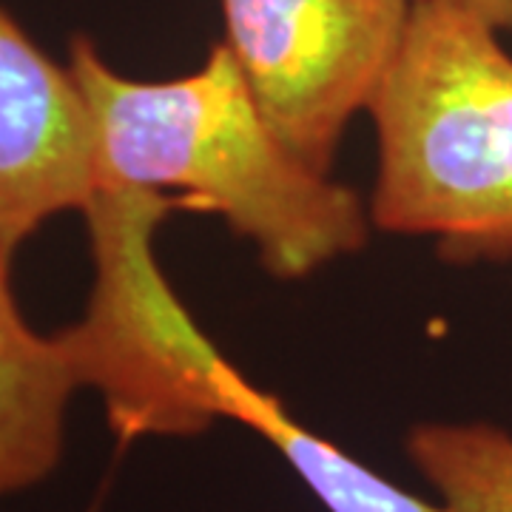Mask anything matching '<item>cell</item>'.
<instances>
[{
    "label": "cell",
    "instance_id": "obj_9",
    "mask_svg": "<svg viewBox=\"0 0 512 512\" xmlns=\"http://www.w3.org/2000/svg\"><path fill=\"white\" fill-rule=\"evenodd\" d=\"M453 3L464 6L478 20H484L498 35L501 32L512 35V0H453Z\"/></svg>",
    "mask_w": 512,
    "mask_h": 512
},
{
    "label": "cell",
    "instance_id": "obj_8",
    "mask_svg": "<svg viewBox=\"0 0 512 512\" xmlns=\"http://www.w3.org/2000/svg\"><path fill=\"white\" fill-rule=\"evenodd\" d=\"M407 458L450 512H512V436L493 424H416Z\"/></svg>",
    "mask_w": 512,
    "mask_h": 512
},
{
    "label": "cell",
    "instance_id": "obj_5",
    "mask_svg": "<svg viewBox=\"0 0 512 512\" xmlns=\"http://www.w3.org/2000/svg\"><path fill=\"white\" fill-rule=\"evenodd\" d=\"M94 188L92 120L72 69L0 6V242L18 251L43 222L86 211Z\"/></svg>",
    "mask_w": 512,
    "mask_h": 512
},
{
    "label": "cell",
    "instance_id": "obj_6",
    "mask_svg": "<svg viewBox=\"0 0 512 512\" xmlns=\"http://www.w3.org/2000/svg\"><path fill=\"white\" fill-rule=\"evenodd\" d=\"M12 256L0 242V498L55 473L66 441V413L80 387L63 333L40 336L12 293Z\"/></svg>",
    "mask_w": 512,
    "mask_h": 512
},
{
    "label": "cell",
    "instance_id": "obj_3",
    "mask_svg": "<svg viewBox=\"0 0 512 512\" xmlns=\"http://www.w3.org/2000/svg\"><path fill=\"white\" fill-rule=\"evenodd\" d=\"M94 282L80 322L63 328L80 387L106 404L114 433L194 436L217 421L208 373L220 350L197 328L154 256L171 214L157 191L97 185L86 205Z\"/></svg>",
    "mask_w": 512,
    "mask_h": 512
},
{
    "label": "cell",
    "instance_id": "obj_2",
    "mask_svg": "<svg viewBox=\"0 0 512 512\" xmlns=\"http://www.w3.org/2000/svg\"><path fill=\"white\" fill-rule=\"evenodd\" d=\"M367 111L379 131L370 222L441 259H512V57L453 0H413Z\"/></svg>",
    "mask_w": 512,
    "mask_h": 512
},
{
    "label": "cell",
    "instance_id": "obj_7",
    "mask_svg": "<svg viewBox=\"0 0 512 512\" xmlns=\"http://www.w3.org/2000/svg\"><path fill=\"white\" fill-rule=\"evenodd\" d=\"M211 402L217 419L239 421L268 441L328 512H450L441 501L433 504L407 493L333 441L316 436L225 356L211 370Z\"/></svg>",
    "mask_w": 512,
    "mask_h": 512
},
{
    "label": "cell",
    "instance_id": "obj_1",
    "mask_svg": "<svg viewBox=\"0 0 512 512\" xmlns=\"http://www.w3.org/2000/svg\"><path fill=\"white\" fill-rule=\"evenodd\" d=\"M66 66L92 120L97 185L183 191L254 242L279 279L311 276L367 242L365 202L282 143L225 43L163 83L114 72L86 35L72 37Z\"/></svg>",
    "mask_w": 512,
    "mask_h": 512
},
{
    "label": "cell",
    "instance_id": "obj_4",
    "mask_svg": "<svg viewBox=\"0 0 512 512\" xmlns=\"http://www.w3.org/2000/svg\"><path fill=\"white\" fill-rule=\"evenodd\" d=\"M225 46L282 143L330 174L350 120L370 106L413 0H220Z\"/></svg>",
    "mask_w": 512,
    "mask_h": 512
}]
</instances>
